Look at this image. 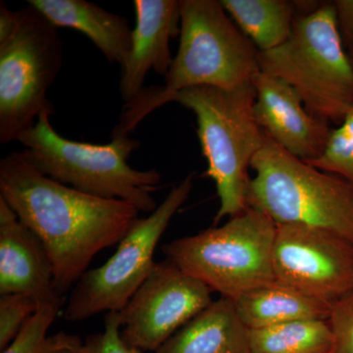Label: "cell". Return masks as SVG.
<instances>
[{"mask_svg":"<svg viewBox=\"0 0 353 353\" xmlns=\"http://www.w3.org/2000/svg\"><path fill=\"white\" fill-rule=\"evenodd\" d=\"M0 197L43 243L55 290L64 297L95 255L119 245L139 219L126 201L90 196L44 176L24 152L0 161Z\"/></svg>","mask_w":353,"mask_h":353,"instance_id":"6da1fadb","label":"cell"},{"mask_svg":"<svg viewBox=\"0 0 353 353\" xmlns=\"http://www.w3.org/2000/svg\"><path fill=\"white\" fill-rule=\"evenodd\" d=\"M36 297L26 294L0 296V350H4L16 338L27 320L38 309Z\"/></svg>","mask_w":353,"mask_h":353,"instance_id":"7402d4cb","label":"cell"},{"mask_svg":"<svg viewBox=\"0 0 353 353\" xmlns=\"http://www.w3.org/2000/svg\"><path fill=\"white\" fill-rule=\"evenodd\" d=\"M212 292L169 260L155 262L145 282L119 311L121 336L143 352H155L214 301Z\"/></svg>","mask_w":353,"mask_h":353,"instance_id":"30bf717a","label":"cell"},{"mask_svg":"<svg viewBox=\"0 0 353 353\" xmlns=\"http://www.w3.org/2000/svg\"><path fill=\"white\" fill-rule=\"evenodd\" d=\"M8 294H30L39 303L61 296L43 243L0 197V296Z\"/></svg>","mask_w":353,"mask_h":353,"instance_id":"5bb4252c","label":"cell"},{"mask_svg":"<svg viewBox=\"0 0 353 353\" xmlns=\"http://www.w3.org/2000/svg\"><path fill=\"white\" fill-rule=\"evenodd\" d=\"M80 353H143L128 345L121 336L119 312H108L104 317V331L88 336Z\"/></svg>","mask_w":353,"mask_h":353,"instance_id":"cb8c5ba5","label":"cell"},{"mask_svg":"<svg viewBox=\"0 0 353 353\" xmlns=\"http://www.w3.org/2000/svg\"><path fill=\"white\" fill-rule=\"evenodd\" d=\"M272 264L279 282L331 305L353 290V243L321 228L277 225Z\"/></svg>","mask_w":353,"mask_h":353,"instance_id":"8fae6325","label":"cell"},{"mask_svg":"<svg viewBox=\"0 0 353 353\" xmlns=\"http://www.w3.org/2000/svg\"><path fill=\"white\" fill-rule=\"evenodd\" d=\"M259 54L221 1L181 0L180 46L164 85L143 88L125 105L113 131L131 136L146 116L183 90H231L252 82L259 71Z\"/></svg>","mask_w":353,"mask_h":353,"instance_id":"7a4b0ae2","label":"cell"},{"mask_svg":"<svg viewBox=\"0 0 353 353\" xmlns=\"http://www.w3.org/2000/svg\"><path fill=\"white\" fill-rule=\"evenodd\" d=\"M136 26L126 62L121 66L120 95L125 103L143 90L150 70L166 76L172 58L171 39L180 36L181 0H134Z\"/></svg>","mask_w":353,"mask_h":353,"instance_id":"4fadbf2b","label":"cell"},{"mask_svg":"<svg viewBox=\"0 0 353 353\" xmlns=\"http://www.w3.org/2000/svg\"><path fill=\"white\" fill-rule=\"evenodd\" d=\"M233 303L241 321L248 330L327 320L332 308L331 304L277 280L246 292Z\"/></svg>","mask_w":353,"mask_h":353,"instance_id":"e0dca14e","label":"cell"},{"mask_svg":"<svg viewBox=\"0 0 353 353\" xmlns=\"http://www.w3.org/2000/svg\"><path fill=\"white\" fill-rule=\"evenodd\" d=\"M327 321L332 334L329 353H353V290L332 305Z\"/></svg>","mask_w":353,"mask_h":353,"instance_id":"603a6c76","label":"cell"},{"mask_svg":"<svg viewBox=\"0 0 353 353\" xmlns=\"http://www.w3.org/2000/svg\"><path fill=\"white\" fill-rule=\"evenodd\" d=\"M255 90L252 83L236 88L199 87L174 95L196 117V134L208 162L205 176L215 183L220 208L214 218L234 217L248 208V170L265 141L255 120Z\"/></svg>","mask_w":353,"mask_h":353,"instance_id":"277c9868","label":"cell"},{"mask_svg":"<svg viewBox=\"0 0 353 353\" xmlns=\"http://www.w3.org/2000/svg\"><path fill=\"white\" fill-rule=\"evenodd\" d=\"M225 10L259 52L280 48L289 39L297 17L296 1L221 0Z\"/></svg>","mask_w":353,"mask_h":353,"instance_id":"ac0fdd59","label":"cell"},{"mask_svg":"<svg viewBox=\"0 0 353 353\" xmlns=\"http://www.w3.org/2000/svg\"><path fill=\"white\" fill-rule=\"evenodd\" d=\"M63 61L55 26L29 6L16 11L12 32L0 39V143L17 141L53 108L48 92Z\"/></svg>","mask_w":353,"mask_h":353,"instance_id":"ba28073f","label":"cell"},{"mask_svg":"<svg viewBox=\"0 0 353 353\" xmlns=\"http://www.w3.org/2000/svg\"><path fill=\"white\" fill-rule=\"evenodd\" d=\"M331 345V330L327 320L250 330V353H329Z\"/></svg>","mask_w":353,"mask_h":353,"instance_id":"d6986e66","label":"cell"},{"mask_svg":"<svg viewBox=\"0 0 353 353\" xmlns=\"http://www.w3.org/2000/svg\"><path fill=\"white\" fill-rule=\"evenodd\" d=\"M53 113V108L43 111L36 125L18 139L41 174L90 196L126 201L139 212L152 213L157 208L152 194L161 174L154 169L137 170L128 163L141 145L139 141L115 132L106 145L72 141L55 131L50 122Z\"/></svg>","mask_w":353,"mask_h":353,"instance_id":"3957f363","label":"cell"},{"mask_svg":"<svg viewBox=\"0 0 353 353\" xmlns=\"http://www.w3.org/2000/svg\"><path fill=\"white\" fill-rule=\"evenodd\" d=\"M28 4L57 28L82 32L111 63L126 62L132 30L126 18L85 0H29Z\"/></svg>","mask_w":353,"mask_h":353,"instance_id":"9a60e30c","label":"cell"},{"mask_svg":"<svg viewBox=\"0 0 353 353\" xmlns=\"http://www.w3.org/2000/svg\"><path fill=\"white\" fill-rule=\"evenodd\" d=\"M154 353H250V330L233 301L220 297Z\"/></svg>","mask_w":353,"mask_h":353,"instance_id":"2e32d148","label":"cell"},{"mask_svg":"<svg viewBox=\"0 0 353 353\" xmlns=\"http://www.w3.org/2000/svg\"><path fill=\"white\" fill-rule=\"evenodd\" d=\"M255 120L262 131L290 154L309 162L322 154L331 128L311 114L301 95L281 79L259 71L252 80Z\"/></svg>","mask_w":353,"mask_h":353,"instance_id":"7c38bea8","label":"cell"},{"mask_svg":"<svg viewBox=\"0 0 353 353\" xmlns=\"http://www.w3.org/2000/svg\"><path fill=\"white\" fill-rule=\"evenodd\" d=\"M65 303L63 296L39 301L36 312L1 353H80L83 341L77 334L59 332L46 336Z\"/></svg>","mask_w":353,"mask_h":353,"instance_id":"ffe728a7","label":"cell"},{"mask_svg":"<svg viewBox=\"0 0 353 353\" xmlns=\"http://www.w3.org/2000/svg\"><path fill=\"white\" fill-rule=\"evenodd\" d=\"M194 174L175 185L163 202L139 218L101 266L88 270L69 292L64 319L85 321L102 312H119L152 272L155 250L172 218L189 199Z\"/></svg>","mask_w":353,"mask_h":353,"instance_id":"9c48e42d","label":"cell"},{"mask_svg":"<svg viewBox=\"0 0 353 353\" xmlns=\"http://www.w3.org/2000/svg\"><path fill=\"white\" fill-rule=\"evenodd\" d=\"M252 168L248 208L276 225L321 228L353 243L352 183L290 154L266 134Z\"/></svg>","mask_w":353,"mask_h":353,"instance_id":"8992f818","label":"cell"},{"mask_svg":"<svg viewBox=\"0 0 353 353\" xmlns=\"http://www.w3.org/2000/svg\"><path fill=\"white\" fill-rule=\"evenodd\" d=\"M336 25L348 54L353 53V0H334Z\"/></svg>","mask_w":353,"mask_h":353,"instance_id":"d4e9b609","label":"cell"},{"mask_svg":"<svg viewBox=\"0 0 353 353\" xmlns=\"http://www.w3.org/2000/svg\"><path fill=\"white\" fill-rule=\"evenodd\" d=\"M307 163L353 185V108L331 130L322 154Z\"/></svg>","mask_w":353,"mask_h":353,"instance_id":"44dd1931","label":"cell"},{"mask_svg":"<svg viewBox=\"0 0 353 353\" xmlns=\"http://www.w3.org/2000/svg\"><path fill=\"white\" fill-rule=\"evenodd\" d=\"M350 59H352V64H353V53L352 55H350Z\"/></svg>","mask_w":353,"mask_h":353,"instance_id":"484cf974","label":"cell"},{"mask_svg":"<svg viewBox=\"0 0 353 353\" xmlns=\"http://www.w3.org/2000/svg\"><path fill=\"white\" fill-rule=\"evenodd\" d=\"M259 71L284 81L325 122L341 124L353 108V64L341 41L333 2L299 14L289 39L259 52Z\"/></svg>","mask_w":353,"mask_h":353,"instance_id":"5b68a950","label":"cell"},{"mask_svg":"<svg viewBox=\"0 0 353 353\" xmlns=\"http://www.w3.org/2000/svg\"><path fill=\"white\" fill-rule=\"evenodd\" d=\"M277 225L248 208L222 226L162 246L165 259L232 301L275 281L272 252Z\"/></svg>","mask_w":353,"mask_h":353,"instance_id":"52a82bcc","label":"cell"}]
</instances>
